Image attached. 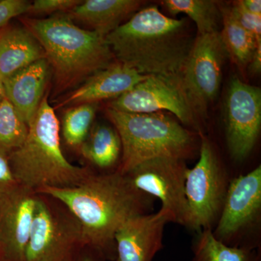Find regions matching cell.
Masks as SVG:
<instances>
[{"label":"cell","instance_id":"obj_2","mask_svg":"<svg viewBox=\"0 0 261 261\" xmlns=\"http://www.w3.org/2000/svg\"><path fill=\"white\" fill-rule=\"evenodd\" d=\"M195 38L186 18H170L151 5L106 39L116 61L140 74L181 77Z\"/></svg>","mask_w":261,"mask_h":261},{"label":"cell","instance_id":"obj_16","mask_svg":"<svg viewBox=\"0 0 261 261\" xmlns=\"http://www.w3.org/2000/svg\"><path fill=\"white\" fill-rule=\"evenodd\" d=\"M45 58L34 62L3 81L5 97L13 105L28 126L42 102L49 76Z\"/></svg>","mask_w":261,"mask_h":261},{"label":"cell","instance_id":"obj_1","mask_svg":"<svg viewBox=\"0 0 261 261\" xmlns=\"http://www.w3.org/2000/svg\"><path fill=\"white\" fill-rule=\"evenodd\" d=\"M37 193L61 202L80 224L84 245L116 259L114 237L125 221L150 214L154 198L136 189L125 175L92 173L77 186L45 187Z\"/></svg>","mask_w":261,"mask_h":261},{"label":"cell","instance_id":"obj_29","mask_svg":"<svg viewBox=\"0 0 261 261\" xmlns=\"http://www.w3.org/2000/svg\"><path fill=\"white\" fill-rule=\"evenodd\" d=\"M247 70H249L252 75H257L260 73L261 70V44L257 46L251 61L247 66Z\"/></svg>","mask_w":261,"mask_h":261},{"label":"cell","instance_id":"obj_27","mask_svg":"<svg viewBox=\"0 0 261 261\" xmlns=\"http://www.w3.org/2000/svg\"><path fill=\"white\" fill-rule=\"evenodd\" d=\"M31 3L24 0L0 1V31L15 17L29 13Z\"/></svg>","mask_w":261,"mask_h":261},{"label":"cell","instance_id":"obj_4","mask_svg":"<svg viewBox=\"0 0 261 261\" xmlns=\"http://www.w3.org/2000/svg\"><path fill=\"white\" fill-rule=\"evenodd\" d=\"M10 168L19 185L37 192L45 187H72L83 182L91 172L70 163L61 145L60 123L44 95L29 126L23 145L8 154Z\"/></svg>","mask_w":261,"mask_h":261},{"label":"cell","instance_id":"obj_13","mask_svg":"<svg viewBox=\"0 0 261 261\" xmlns=\"http://www.w3.org/2000/svg\"><path fill=\"white\" fill-rule=\"evenodd\" d=\"M37 198L21 185L0 197V261H24Z\"/></svg>","mask_w":261,"mask_h":261},{"label":"cell","instance_id":"obj_28","mask_svg":"<svg viewBox=\"0 0 261 261\" xmlns=\"http://www.w3.org/2000/svg\"><path fill=\"white\" fill-rule=\"evenodd\" d=\"M18 185L10 168L8 155L0 153V197Z\"/></svg>","mask_w":261,"mask_h":261},{"label":"cell","instance_id":"obj_25","mask_svg":"<svg viewBox=\"0 0 261 261\" xmlns=\"http://www.w3.org/2000/svg\"><path fill=\"white\" fill-rule=\"evenodd\" d=\"M228 5L237 21L255 38L257 43H261V16L247 12L240 1L233 2Z\"/></svg>","mask_w":261,"mask_h":261},{"label":"cell","instance_id":"obj_7","mask_svg":"<svg viewBox=\"0 0 261 261\" xmlns=\"http://www.w3.org/2000/svg\"><path fill=\"white\" fill-rule=\"evenodd\" d=\"M227 58L220 33L196 37L181 74L196 116L205 117L207 108L217 98Z\"/></svg>","mask_w":261,"mask_h":261},{"label":"cell","instance_id":"obj_9","mask_svg":"<svg viewBox=\"0 0 261 261\" xmlns=\"http://www.w3.org/2000/svg\"><path fill=\"white\" fill-rule=\"evenodd\" d=\"M225 134L230 156L241 163L251 153L261 127L260 87L235 75L228 84L224 106Z\"/></svg>","mask_w":261,"mask_h":261},{"label":"cell","instance_id":"obj_14","mask_svg":"<svg viewBox=\"0 0 261 261\" xmlns=\"http://www.w3.org/2000/svg\"><path fill=\"white\" fill-rule=\"evenodd\" d=\"M172 222L170 215L160 209L155 214L134 216L125 221L114 237L118 261H152L163 248L164 228Z\"/></svg>","mask_w":261,"mask_h":261},{"label":"cell","instance_id":"obj_6","mask_svg":"<svg viewBox=\"0 0 261 261\" xmlns=\"http://www.w3.org/2000/svg\"><path fill=\"white\" fill-rule=\"evenodd\" d=\"M200 139V158L193 168L187 170L185 183L188 228L196 232L216 226L230 183L210 140L202 134Z\"/></svg>","mask_w":261,"mask_h":261},{"label":"cell","instance_id":"obj_15","mask_svg":"<svg viewBox=\"0 0 261 261\" xmlns=\"http://www.w3.org/2000/svg\"><path fill=\"white\" fill-rule=\"evenodd\" d=\"M149 76L140 74L129 67L115 62L108 68L89 77L82 85L62 101L58 107L116 99Z\"/></svg>","mask_w":261,"mask_h":261},{"label":"cell","instance_id":"obj_3","mask_svg":"<svg viewBox=\"0 0 261 261\" xmlns=\"http://www.w3.org/2000/svg\"><path fill=\"white\" fill-rule=\"evenodd\" d=\"M54 72L57 91L74 87L116 62L106 37L77 27L67 15L25 18Z\"/></svg>","mask_w":261,"mask_h":261},{"label":"cell","instance_id":"obj_30","mask_svg":"<svg viewBox=\"0 0 261 261\" xmlns=\"http://www.w3.org/2000/svg\"><path fill=\"white\" fill-rule=\"evenodd\" d=\"M244 8L252 14L261 16L260 0H240Z\"/></svg>","mask_w":261,"mask_h":261},{"label":"cell","instance_id":"obj_17","mask_svg":"<svg viewBox=\"0 0 261 261\" xmlns=\"http://www.w3.org/2000/svg\"><path fill=\"white\" fill-rule=\"evenodd\" d=\"M145 3L140 0H86L66 15L106 37L142 9Z\"/></svg>","mask_w":261,"mask_h":261},{"label":"cell","instance_id":"obj_22","mask_svg":"<svg viewBox=\"0 0 261 261\" xmlns=\"http://www.w3.org/2000/svg\"><path fill=\"white\" fill-rule=\"evenodd\" d=\"M192 251V261H260L255 249L225 245L215 238L211 229L197 232Z\"/></svg>","mask_w":261,"mask_h":261},{"label":"cell","instance_id":"obj_19","mask_svg":"<svg viewBox=\"0 0 261 261\" xmlns=\"http://www.w3.org/2000/svg\"><path fill=\"white\" fill-rule=\"evenodd\" d=\"M220 8L222 14V29L220 34L228 57L240 70L245 71L261 43H257L255 38L237 21L228 4L220 3Z\"/></svg>","mask_w":261,"mask_h":261},{"label":"cell","instance_id":"obj_12","mask_svg":"<svg viewBox=\"0 0 261 261\" xmlns=\"http://www.w3.org/2000/svg\"><path fill=\"white\" fill-rule=\"evenodd\" d=\"M108 108L128 113L168 111L184 124L196 127V115L181 77L149 75L128 92L113 99Z\"/></svg>","mask_w":261,"mask_h":261},{"label":"cell","instance_id":"obj_11","mask_svg":"<svg viewBox=\"0 0 261 261\" xmlns=\"http://www.w3.org/2000/svg\"><path fill=\"white\" fill-rule=\"evenodd\" d=\"M261 215V166L230 181L224 206L213 230L228 246L243 247L242 237L258 226Z\"/></svg>","mask_w":261,"mask_h":261},{"label":"cell","instance_id":"obj_31","mask_svg":"<svg viewBox=\"0 0 261 261\" xmlns=\"http://www.w3.org/2000/svg\"><path fill=\"white\" fill-rule=\"evenodd\" d=\"M5 98V92L4 84H3V81L0 79V102L3 100Z\"/></svg>","mask_w":261,"mask_h":261},{"label":"cell","instance_id":"obj_24","mask_svg":"<svg viewBox=\"0 0 261 261\" xmlns=\"http://www.w3.org/2000/svg\"><path fill=\"white\" fill-rule=\"evenodd\" d=\"M29 126L6 97L0 102V153L8 154L23 145Z\"/></svg>","mask_w":261,"mask_h":261},{"label":"cell","instance_id":"obj_23","mask_svg":"<svg viewBox=\"0 0 261 261\" xmlns=\"http://www.w3.org/2000/svg\"><path fill=\"white\" fill-rule=\"evenodd\" d=\"M97 109V103H85L65 111L62 134L67 145L79 148L88 137Z\"/></svg>","mask_w":261,"mask_h":261},{"label":"cell","instance_id":"obj_21","mask_svg":"<svg viewBox=\"0 0 261 261\" xmlns=\"http://www.w3.org/2000/svg\"><path fill=\"white\" fill-rule=\"evenodd\" d=\"M161 5L170 15L183 13L191 19L197 35L221 32L222 14L219 2L213 0H164Z\"/></svg>","mask_w":261,"mask_h":261},{"label":"cell","instance_id":"obj_18","mask_svg":"<svg viewBox=\"0 0 261 261\" xmlns=\"http://www.w3.org/2000/svg\"><path fill=\"white\" fill-rule=\"evenodd\" d=\"M45 58L42 46L28 29L11 27L0 31V79L4 81L34 62Z\"/></svg>","mask_w":261,"mask_h":261},{"label":"cell","instance_id":"obj_26","mask_svg":"<svg viewBox=\"0 0 261 261\" xmlns=\"http://www.w3.org/2000/svg\"><path fill=\"white\" fill-rule=\"evenodd\" d=\"M80 0H36L31 3L29 13L51 14L58 12L70 11L81 3Z\"/></svg>","mask_w":261,"mask_h":261},{"label":"cell","instance_id":"obj_20","mask_svg":"<svg viewBox=\"0 0 261 261\" xmlns=\"http://www.w3.org/2000/svg\"><path fill=\"white\" fill-rule=\"evenodd\" d=\"M80 149L89 162L98 168L106 169L114 166L121 157V139L115 128L97 124L91 128Z\"/></svg>","mask_w":261,"mask_h":261},{"label":"cell","instance_id":"obj_32","mask_svg":"<svg viewBox=\"0 0 261 261\" xmlns=\"http://www.w3.org/2000/svg\"><path fill=\"white\" fill-rule=\"evenodd\" d=\"M82 261H95V260H94L93 259L90 258V257H86V258H84V260Z\"/></svg>","mask_w":261,"mask_h":261},{"label":"cell","instance_id":"obj_8","mask_svg":"<svg viewBox=\"0 0 261 261\" xmlns=\"http://www.w3.org/2000/svg\"><path fill=\"white\" fill-rule=\"evenodd\" d=\"M186 162L175 158L147 160L124 174L137 190L159 198L161 210L171 216L172 222L188 228V204L185 195Z\"/></svg>","mask_w":261,"mask_h":261},{"label":"cell","instance_id":"obj_5","mask_svg":"<svg viewBox=\"0 0 261 261\" xmlns=\"http://www.w3.org/2000/svg\"><path fill=\"white\" fill-rule=\"evenodd\" d=\"M106 113L121 139V157L116 171L121 174L154 158L186 161L200 146L195 134L170 115L123 113L108 108Z\"/></svg>","mask_w":261,"mask_h":261},{"label":"cell","instance_id":"obj_10","mask_svg":"<svg viewBox=\"0 0 261 261\" xmlns=\"http://www.w3.org/2000/svg\"><path fill=\"white\" fill-rule=\"evenodd\" d=\"M78 244L83 240L74 217L69 211L65 214L54 208L38 194L24 261H64Z\"/></svg>","mask_w":261,"mask_h":261}]
</instances>
